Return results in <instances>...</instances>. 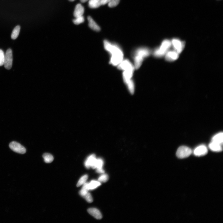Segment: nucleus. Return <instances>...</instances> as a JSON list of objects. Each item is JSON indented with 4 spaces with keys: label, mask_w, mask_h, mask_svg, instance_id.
<instances>
[{
    "label": "nucleus",
    "mask_w": 223,
    "mask_h": 223,
    "mask_svg": "<svg viewBox=\"0 0 223 223\" xmlns=\"http://www.w3.org/2000/svg\"><path fill=\"white\" fill-rule=\"evenodd\" d=\"M104 48L110 56L109 63L117 66L124 59V53L122 48L116 44L105 40L103 41Z\"/></svg>",
    "instance_id": "1"
},
{
    "label": "nucleus",
    "mask_w": 223,
    "mask_h": 223,
    "mask_svg": "<svg viewBox=\"0 0 223 223\" xmlns=\"http://www.w3.org/2000/svg\"><path fill=\"white\" fill-rule=\"evenodd\" d=\"M152 53L151 50L147 47H139L134 50L132 54V57L133 63L136 69L140 68L144 60Z\"/></svg>",
    "instance_id": "2"
},
{
    "label": "nucleus",
    "mask_w": 223,
    "mask_h": 223,
    "mask_svg": "<svg viewBox=\"0 0 223 223\" xmlns=\"http://www.w3.org/2000/svg\"><path fill=\"white\" fill-rule=\"evenodd\" d=\"M171 46V41L167 40H165L160 46L152 52V53L154 56L156 57H162L166 55Z\"/></svg>",
    "instance_id": "3"
},
{
    "label": "nucleus",
    "mask_w": 223,
    "mask_h": 223,
    "mask_svg": "<svg viewBox=\"0 0 223 223\" xmlns=\"http://www.w3.org/2000/svg\"><path fill=\"white\" fill-rule=\"evenodd\" d=\"M191 149L185 146L179 147L177 150L176 155L178 158L183 159L189 157L192 153Z\"/></svg>",
    "instance_id": "4"
},
{
    "label": "nucleus",
    "mask_w": 223,
    "mask_h": 223,
    "mask_svg": "<svg viewBox=\"0 0 223 223\" xmlns=\"http://www.w3.org/2000/svg\"><path fill=\"white\" fill-rule=\"evenodd\" d=\"M13 56L12 50L9 49L7 50L5 55L4 65L7 70H10L12 66Z\"/></svg>",
    "instance_id": "5"
},
{
    "label": "nucleus",
    "mask_w": 223,
    "mask_h": 223,
    "mask_svg": "<svg viewBox=\"0 0 223 223\" xmlns=\"http://www.w3.org/2000/svg\"><path fill=\"white\" fill-rule=\"evenodd\" d=\"M171 43V46H172L174 50L178 52L179 54L182 52L185 47V42L176 38L173 39Z\"/></svg>",
    "instance_id": "6"
},
{
    "label": "nucleus",
    "mask_w": 223,
    "mask_h": 223,
    "mask_svg": "<svg viewBox=\"0 0 223 223\" xmlns=\"http://www.w3.org/2000/svg\"><path fill=\"white\" fill-rule=\"evenodd\" d=\"M9 147L14 152L21 154H24L26 152V149L24 146L16 142H11L9 144Z\"/></svg>",
    "instance_id": "7"
},
{
    "label": "nucleus",
    "mask_w": 223,
    "mask_h": 223,
    "mask_svg": "<svg viewBox=\"0 0 223 223\" xmlns=\"http://www.w3.org/2000/svg\"><path fill=\"white\" fill-rule=\"evenodd\" d=\"M97 160L95 155L94 154H92L87 157L85 162V166L88 169H89L90 167L93 169H95Z\"/></svg>",
    "instance_id": "8"
},
{
    "label": "nucleus",
    "mask_w": 223,
    "mask_h": 223,
    "mask_svg": "<svg viewBox=\"0 0 223 223\" xmlns=\"http://www.w3.org/2000/svg\"><path fill=\"white\" fill-rule=\"evenodd\" d=\"M208 151L206 146L202 145L198 146L194 150L193 153L195 156L200 157L206 155Z\"/></svg>",
    "instance_id": "9"
},
{
    "label": "nucleus",
    "mask_w": 223,
    "mask_h": 223,
    "mask_svg": "<svg viewBox=\"0 0 223 223\" xmlns=\"http://www.w3.org/2000/svg\"><path fill=\"white\" fill-rule=\"evenodd\" d=\"M179 54L173 50L169 51L165 55V58L168 61H174L178 58Z\"/></svg>",
    "instance_id": "10"
},
{
    "label": "nucleus",
    "mask_w": 223,
    "mask_h": 223,
    "mask_svg": "<svg viewBox=\"0 0 223 223\" xmlns=\"http://www.w3.org/2000/svg\"><path fill=\"white\" fill-rule=\"evenodd\" d=\"M85 11L84 7L80 3L77 5L75 7L74 13V16L75 18L83 16Z\"/></svg>",
    "instance_id": "11"
},
{
    "label": "nucleus",
    "mask_w": 223,
    "mask_h": 223,
    "mask_svg": "<svg viewBox=\"0 0 223 223\" xmlns=\"http://www.w3.org/2000/svg\"><path fill=\"white\" fill-rule=\"evenodd\" d=\"M87 20L88 21V25L90 28L95 32H98L101 30V29L100 27L91 17L88 16Z\"/></svg>",
    "instance_id": "12"
},
{
    "label": "nucleus",
    "mask_w": 223,
    "mask_h": 223,
    "mask_svg": "<svg viewBox=\"0 0 223 223\" xmlns=\"http://www.w3.org/2000/svg\"><path fill=\"white\" fill-rule=\"evenodd\" d=\"M87 211L88 213L90 214L97 220H101L102 218V215L98 209L95 208H91L88 209Z\"/></svg>",
    "instance_id": "13"
},
{
    "label": "nucleus",
    "mask_w": 223,
    "mask_h": 223,
    "mask_svg": "<svg viewBox=\"0 0 223 223\" xmlns=\"http://www.w3.org/2000/svg\"><path fill=\"white\" fill-rule=\"evenodd\" d=\"M210 149L213 151L220 152L222 150V145L211 142L209 146Z\"/></svg>",
    "instance_id": "14"
},
{
    "label": "nucleus",
    "mask_w": 223,
    "mask_h": 223,
    "mask_svg": "<svg viewBox=\"0 0 223 223\" xmlns=\"http://www.w3.org/2000/svg\"><path fill=\"white\" fill-rule=\"evenodd\" d=\"M222 145L223 142V133L222 132L219 133L214 136L212 138V141Z\"/></svg>",
    "instance_id": "15"
},
{
    "label": "nucleus",
    "mask_w": 223,
    "mask_h": 223,
    "mask_svg": "<svg viewBox=\"0 0 223 223\" xmlns=\"http://www.w3.org/2000/svg\"><path fill=\"white\" fill-rule=\"evenodd\" d=\"M101 0H89L88 6L91 9H96L101 6Z\"/></svg>",
    "instance_id": "16"
},
{
    "label": "nucleus",
    "mask_w": 223,
    "mask_h": 223,
    "mask_svg": "<svg viewBox=\"0 0 223 223\" xmlns=\"http://www.w3.org/2000/svg\"><path fill=\"white\" fill-rule=\"evenodd\" d=\"M21 27L18 25L15 27L11 33V37L13 40H15L18 37L20 33Z\"/></svg>",
    "instance_id": "17"
},
{
    "label": "nucleus",
    "mask_w": 223,
    "mask_h": 223,
    "mask_svg": "<svg viewBox=\"0 0 223 223\" xmlns=\"http://www.w3.org/2000/svg\"><path fill=\"white\" fill-rule=\"evenodd\" d=\"M101 185L100 182L96 180H92L88 183V188L89 190H93Z\"/></svg>",
    "instance_id": "18"
},
{
    "label": "nucleus",
    "mask_w": 223,
    "mask_h": 223,
    "mask_svg": "<svg viewBox=\"0 0 223 223\" xmlns=\"http://www.w3.org/2000/svg\"><path fill=\"white\" fill-rule=\"evenodd\" d=\"M88 183L86 182L83 184V186L79 192L80 195L83 197L84 195H86L88 193V191L89 190L88 188Z\"/></svg>",
    "instance_id": "19"
},
{
    "label": "nucleus",
    "mask_w": 223,
    "mask_h": 223,
    "mask_svg": "<svg viewBox=\"0 0 223 223\" xmlns=\"http://www.w3.org/2000/svg\"><path fill=\"white\" fill-rule=\"evenodd\" d=\"M45 162L46 163H50L52 162L54 157L52 155L49 153H45L43 155Z\"/></svg>",
    "instance_id": "20"
},
{
    "label": "nucleus",
    "mask_w": 223,
    "mask_h": 223,
    "mask_svg": "<svg viewBox=\"0 0 223 223\" xmlns=\"http://www.w3.org/2000/svg\"><path fill=\"white\" fill-rule=\"evenodd\" d=\"M88 178V176L86 175H84L81 177V178L79 181L77 186V187H79L83 185L85 183Z\"/></svg>",
    "instance_id": "21"
},
{
    "label": "nucleus",
    "mask_w": 223,
    "mask_h": 223,
    "mask_svg": "<svg viewBox=\"0 0 223 223\" xmlns=\"http://www.w3.org/2000/svg\"><path fill=\"white\" fill-rule=\"evenodd\" d=\"M85 21L84 17L82 16L80 17H76L73 20V22L74 24L76 25H79L82 24Z\"/></svg>",
    "instance_id": "22"
},
{
    "label": "nucleus",
    "mask_w": 223,
    "mask_h": 223,
    "mask_svg": "<svg viewBox=\"0 0 223 223\" xmlns=\"http://www.w3.org/2000/svg\"><path fill=\"white\" fill-rule=\"evenodd\" d=\"M109 176L107 174H103L98 178V181L100 182L105 183L109 179Z\"/></svg>",
    "instance_id": "23"
},
{
    "label": "nucleus",
    "mask_w": 223,
    "mask_h": 223,
    "mask_svg": "<svg viewBox=\"0 0 223 223\" xmlns=\"http://www.w3.org/2000/svg\"><path fill=\"white\" fill-rule=\"evenodd\" d=\"M120 2V0H110L108 5L110 7H114L117 6Z\"/></svg>",
    "instance_id": "24"
},
{
    "label": "nucleus",
    "mask_w": 223,
    "mask_h": 223,
    "mask_svg": "<svg viewBox=\"0 0 223 223\" xmlns=\"http://www.w3.org/2000/svg\"><path fill=\"white\" fill-rule=\"evenodd\" d=\"M5 55L2 50L0 49V66H2L4 63Z\"/></svg>",
    "instance_id": "25"
},
{
    "label": "nucleus",
    "mask_w": 223,
    "mask_h": 223,
    "mask_svg": "<svg viewBox=\"0 0 223 223\" xmlns=\"http://www.w3.org/2000/svg\"><path fill=\"white\" fill-rule=\"evenodd\" d=\"M103 161L102 159H97L96 163V169L103 168Z\"/></svg>",
    "instance_id": "26"
},
{
    "label": "nucleus",
    "mask_w": 223,
    "mask_h": 223,
    "mask_svg": "<svg viewBox=\"0 0 223 223\" xmlns=\"http://www.w3.org/2000/svg\"><path fill=\"white\" fill-rule=\"evenodd\" d=\"M83 197L88 203H91L93 202V199L91 194L88 192L86 195L83 196Z\"/></svg>",
    "instance_id": "27"
},
{
    "label": "nucleus",
    "mask_w": 223,
    "mask_h": 223,
    "mask_svg": "<svg viewBox=\"0 0 223 223\" xmlns=\"http://www.w3.org/2000/svg\"><path fill=\"white\" fill-rule=\"evenodd\" d=\"M96 169V172L99 174H103L104 173L105 171L103 170V168H97Z\"/></svg>",
    "instance_id": "28"
},
{
    "label": "nucleus",
    "mask_w": 223,
    "mask_h": 223,
    "mask_svg": "<svg viewBox=\"0 0 223 223\" xmlns=\"http://www.w3.org/2000/svg\"><path fill=\"white\" fill-rule=\"evenodd\" d=\"M110 0H101V5H105L106 4H108Z\"/></svg>",
    "instance_id": "29"
},
{
    "label": "nucleus",
    "mask_w": 223,
    "mask_h": 223,
    "mask_svg": "<svg viewBox=\"0 0 223 223\" xmlns=\"http://www.w3.org/2000/svg\"><path fill=\"white\" fill-rule=\"evenodd\" d=\"M89 0H80L81 2L82 3H85L88 1Z\"/></svg>",
    "instance_id": "30"
},
{
    "label": "nucleus",
    "mask_w": 223,
    "mask_h": 223,
    "mask_svg": "<svg viewBox=\"0 0 223 223\" xmlns=\"http://www.w3.org/2000/svg\"><path fill=\"white\" fill-rule=\"evenodd\" d=\"M69 1L71 2H73L75 1V0H69Z\"/></svg>",
    "instance_id": "31"
}]
</instances>
